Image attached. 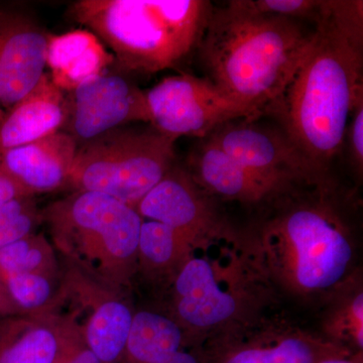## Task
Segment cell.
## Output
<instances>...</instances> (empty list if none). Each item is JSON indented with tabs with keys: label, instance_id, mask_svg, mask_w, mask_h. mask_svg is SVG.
<instances>
[{
	"label": "cell",
	"instance_id": "cell-4",
	"mask_svg": "<svg viewBox=\"0 0 363 363\" xmlns=\"http://www.w3.org/2000/svg\"><path fill=\"white\" fill-rule=\"evenodd\" d=\"M362 95L363 40L339 30L321 11L304 58L264 116L277 121L315 168L332 174Z\"/></svg>",
	"mask_w": 363,
	"mask_h": 363
},
{
	"label": "cell",
	"instance_id": "cell-12",
	"mask_svg": "<svg viewBox=\"0 0 363 363\" xmlns=\"http://www.w3.org/2000/svg\"><path fill=\"white\" fill-rule=\"evenodd\" d=\"M64 131L79 145L124 125L150 124L145 91L130 79L105 71L67 93Z\"/></svg>",
	"mask_w": 363,
	"mask_h": 363
},
{
	"label": "cell",
	"instance_id": "cell-10",
	"mask_svg": "<svg viewBox=\"0 0 363 363\" xmlns=\"http://www.w3.org/2000/svg\"><path fill=\"white\" fill-rule=\"evenodd\" d=\"M68 312L75 316L88 347L102 363H121L135 308L130 292L105 283L71 260L59 257Z\"/></svg>",
	"mask_w": 363,
	"mask_h": 363
},
{
	"label": "cell",
	"instance_id": "cell-8",
	"mask_svg": "<svg viewBox=\"0 0 363 363\" xmlns=\"http://www.w3.org/2000/svg\"><path fill=\"white\" fill-rule=\"evenodd\" d=\"M205 350L206 363H319L354 353L271 311L210 336Z\"/></svg>",
	"mask_w": 363,
	"mask_h": 363
},
{
	"label": "cell",
	"instance_id": "cell-14",
	"mask_svg": "<svg viewBox=\"0 0 363 363\" xmlns=\"http://www.w3.org/2000/svg\"><path fill=\"white\" fill-rule=\"evenodd\" d=\"M135 209L143 220L164 224L188 240L226 219L217 206L216 199L200 188L185 167L178 164Z\"/></svg>",
	"mask_w": 363,
	"mask_h": 363
},
{
	"label": "cell",
	"instance_id": "cell-3",
	"mask_svg": "<svg viewBox=\"0 0 363 363\" xmlns=\"http://www.w3.org/2000/svg\"><path fill=\"white\" fill-rule=\"evenodd\" d=\"M302 21L250 11L241 0L213 9L198 45L205 78L253 119L283 93L311 45Z\"/></svg>",
	"mask_w": 363,
	"mask_h": 363
},
{
	"label": "cell",
	"instance_id": "cell-11",
	"mask_svg": "<svg viewBox=\"0 0 363 363\" xmlns=\"http://www.w3.org/2000/svg\"><path fill=\"white\" fill-rule=\"evenodd\" d=\"M257 121H229L208 136L245 168L281 187L332 175L315 168L278 125Z\"/></svg>",
	"mask_w": 363,
	"mask_h": 363
},
{
	"label": "cell",
	"instance_id": "cell-16",
	"mask_svg": "<svg viewBox=\"0 0 363 363\" xmlns=\"http://www.w3.org/2000/svg\"><path fill=\"white\" fill-rule=\"evenodd\" d=\"M77 150L75 140L61 130L0 152V160L9 175L35 197L69 185Z\"/></svg>",
	"mask_w": 363,
	"mask_h": 363
},
{
	"label": "cell",
	"instance_id": "cell-22",
	"mask_svg": "<svg viewBox=\"0 0 363 363\" xmlns=\"http://www.w3.org/2000/svg\"><path fill=\"white\" fill-rule=\"evenodd\" d=\"M323 337L354 353L363 350V286L358 272L323 306Z\"/></svg>",
	"mask_w": 363,
	"mask_h": 363
},
{
	"label": "cell",
	"instance_id": "cell-23",
	"mask_svg": "<svg viewBox=\"0 0 363 363\" xmlns=\"http://www.w3.org/2000/svg\"><path fill=\"white\" fill-rule=\"evenodd\" d=\"M2 279L18 316L57 314L66 306L63 271L59 274H13Z\"/></svg>",
	"mask_w": 363,
	"mask_h": 363
},
{
	"label": "cell",
	"instance_id": "cell-29",
	"mask_svg": "<svg viewBox=\"0 0 363 363\" xmlns=\"http://www.w3.org/2000/svg\"><path fill=\"white\" fill-rule=\"evenodd\" d=\"M25 196L32 195L28 194L25 189L9 175L0 160V204L11 201L16 198L25 197Z\"/></svg>",
	"mask_w": 363,
	"mask_h": 363
},
{
	"label": "cell",
	"instance_id": "cell-1",
	"mask_svg": "<svg viewBox=\"0 0 363 363\" xmlns=\"http://www.w3.org/2000/svg\"><path fill=\"white\" fill-rule=\"evenodd\" d=\"M355 206L329 175L292 184L257 208L245 229L279 297L322 307L359 272Z\"/></svg>",
	"mask_w": 363,
	"mask_h": 363
},
{
	"label": "cell",
	"instance_id": "cell-13",
	"mask_svg": "<svg viewBox=\"0 0 363 363\" xmlns=\"http://www.w3.org/2000/svg\"><path fill=\"white\" fill-rule=\"evenodd\" d=\"M48 37L26 11L0 6V118L44 76Z\"/></svg>",
	"mask_w": 363,
	"mask_h": 363
},
{
	"label": "cell",
	"instance_id": "cell-31",
	"mask_svg": "<svg viewBox=\"0 0 363 363\" xmlns=\"http://www.w3.org/2000/svg\"><path fill=\"white\" fill-rule=\"evenodd\" d=\"M319 363H362V353H353V354L330 358Z\"/></svg>",
	"mask_w": 363,
	"mask_h": 363
},
{
	"label": "cell",
	"instance_id": "cell-28",
	"mask_svg": "<svg viewBox=\"0 0 363 363\" xmlns=\"http://www.w3.org/2000/svg\"><path fill=\"white\" fill-rule=\"evenodd\" d=\"M56 363H102L85 343L76 319L64 350Z\"/></svg>",
	"mask_w": 363,
	"mask_h": 363
},
{
	"label": "cell",
	"instance_id": "cell-17",
	"mask_svg": "<svg viewBox=\"0 0 363 363\" xmlns=\"http://www.w3.org/2000/svg\"><path fill=\"white\" fill-rule=\"evenodd\" d=\"M67 118V93L45 72L37 86L0 118V152L63 130Z\"/></svg>",
	"mask_w": 363,
	"mask_h": 363
},
{
	"label": "cell",
	"instance_id": "cell-20",
	"mask_svg": "<svg viewBox=\"0 0 363 363\" xmlns=\"http://www.w3.org/2000/svg\"><path fill=\"white\" fill-rule=\"evenodd\" d=\"M193 342L166 312L136 310L121 363H166L177 351Z\"/></svg>",
	"mask_w": 363,
	"mask_h": 363
},
{
	"label": "cell",
	"instance_id": "cell-21",
	"mask_svg": "<svg viewBox=\"0 0 363 363\" xmlns=\"http://www.w3.org/2000/svg\"><path fill=\"white\" fill-rule=\"evenodd\" d=\"M188 240L171 227L152 220H143L136 257L135 277L161 289L168 288L180 267Z\"/></svg>",
	"mask_w": 363,
	"mask_h": 363
},
{
	"label": "cell",
	"instance_id": "cell-19",
	"mask_svg": "<svg viewBox=\"0 0 363 363\" xmlns=\"http://www.w3.org/2000/svg\"><path fill=\"white\" fill-rule=\"evenodd\" d=\"M113 62L111 52L90 30H76L48 37V74L64 92H70L107 71Z\"/></svg>",
	"mask_w": 363,
	"mask_h": 363
},
{
	"label": "cell",
	"instance_id": "cell-18",
	"mask_svg": "<svg viewBox=\"0 0 363 363\" xmlns=\"http://www.w3.org/2000/svg\"><path fill=\"white\" fill-rule=\"evenodd\" d=\"M74 323L70 312L2 320L0 363H56Z\"/></svg>",
	"mask_w": 363,
	"mask_h": 363
},
{
	"label": "cell",
	"instance_id": "cell-26",
	"mask_svg": "<svg viewBox=\"0 0 363 363\" xmlns=\"http://www.w3.org/2000/svg\"><path fill=\"white\" fill-rule=\"evenodd\" d=\"M250 11L316 23L323 0H241Z\"/></svg>",
	"mask_w": 363,
	"mask_h": 363
},
{
	"label": "cell",
	"instance_id": "cell-6",
	"mask_svg": "<svg viewBox=\"0 0 363 363\" xmlns=\"http://www.w3.org/2000/svg\"><path fill=\"white\" fill-rule=\"evenodd\" d=\"M40 212L59 257L130 292L143 221L135 208L100 193L74 191Z\"/></svg>",
	"mask_w": 363,
	"mask_h": 363
},
{
	"label": "cell",
	"instance_id": "cell-24",
	"mask_svg": "<svg viewBox=\"0 0 363 363\" xmlns=\"http://www.w3.org/2000/svg\"><path fill=\"white\" fill-rule=\"evenodd\" d=\"M61 262L52 241L44 233H33L0 250V277L20 274H59Z\"/></svg>",
	"mask_w": 363,
	"mask_h": 363
},
{
	"label": "cell",
	"instance_id": "cell-25",
	"mask_svg": "<svg viewBox=\"0 0 363 363\" xmlns=\"http://www.w3.org/2000/svg\"><path fill=\"white\" fill-rule=\"evenodd\" d=\"M43 223L42 212L33 196L18 197L0 204V250L28 234L35 233Z\"/></svg>",
	"mask_w": 363,
	"mask_h": 363
},
{
	"label": "cell",
	"instance_id": "cell-2",
	"mask_svg": "<svg viewBox=\"0 0 363 363\" xmlns=\"http://www.w3.org/2000/svg\"><path fill=\"white\" fill-rule=\"evenodd\" d=\"M164 293L162 311L202 341L271 311L279 301L250 233L227 218L188 240Z\"/></svg>",
	"mask_w": 363,
	"mask_h": 363
},
{
	"label": "cell",
	"instance_id": "cell-30",
	"mask_svg": "<svg viewBox=\"0 0 363 363\" xmlns=\"http://www.w3.org/2000/svg\"><path fill=\"white\" fill-rule=\"evenodd\" d=\"M14 316H18V312L9 298L4 279L0 277V321Z\"/></svg>",
	"mask_w": 363,
	"mask_h": 363
},
{
	"label": "cell",
	"instance_id": "cell-7",
	"mask_svg": "<svg viewBox=\"0 0 363 363\" xmlns=\"http://www.w3.org/2000/svg\"><path fill=\"white\" fill-rule=\"evenodd\" d=\"M177 140L154 126H121L79 145L69 185L135 208L173 168Z\"/></svg>",
	"mask_w": 363,
	"mask_h": 363
},
{
	"label": "cell",
	"instance_id": "cell-9",
	"mask_svg": "<svg viewBox=\"0 0 363 363\" xmlns=\"http://www.w3.org/2000/svg\"><path fill=\"white\" fill-rule=\"evenodd\" d=\"M145 95L150 125L175 140L181 136L202 140L229 121H255L250 111L226 96L209 79L191 74L162 79Z\"/></svg>",
	"mask_w": 363,
	"mask_h": 363
},
{
	"label": "cell",
	"instance_id": "cell-27",
	"mask_svg": "<svg viewBox=\"0 0 363 363\" xmlns=\"http://www.w3.org/2000/svg\"><path fill=\"white\" fill-rule=\"evenodd\" d=\"M347 145L348 155L357 175H362L363 169V95L358 98L353 107L347 128H346L344 145Z\"/></svg>",
	"mask_w": 363,
	"mask_h": 363
},
{
	"label": "cell",
	"instance_id": "cell-5",
	"mask_svg": "<svg viewBox=\"0 0 363 363\" xmlns=\"http://www.w3.org/2000/svg\"><path fill=\"white\" fill-rule=\"evenodd\" d=\"M213 9L205 0H79L69 13L123 71L149 75L197 51Z\"/></svg>",
	"mask_w": 363,
	"mask_h": 363
},
{
	"label": "cell",
	"instance_id": "cell-15",
	"mask_svg": "<svg viewBox=\"0 0 363 363\" xmlns=\"http://www.w3.org/2000/svg\"><path fill=\"white\" fill-rule=\"evenodd\" d=\"M185 169L214 199L238 202L255 209L288 187L276 185L245 168L209 136L200 140L191 150Z\"/></svg>",
	"mask_w": 363,
	"mask_h": 363
}]
</instances>
